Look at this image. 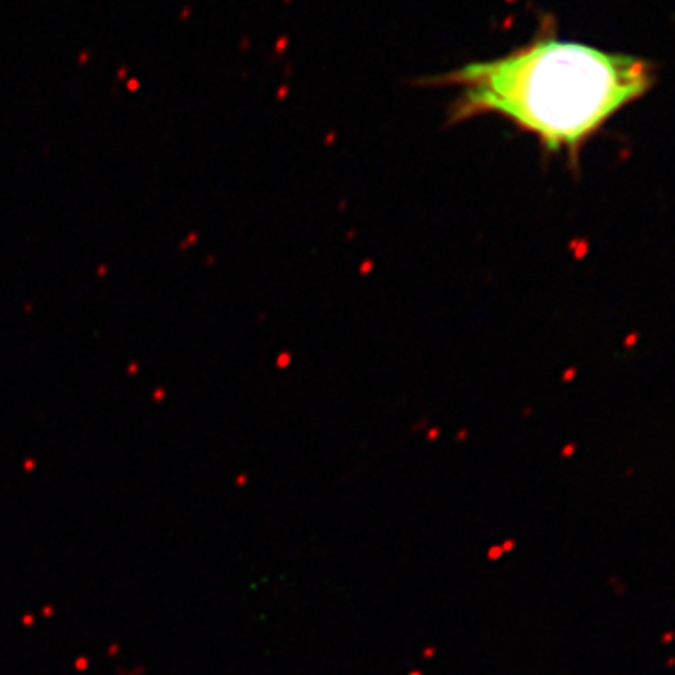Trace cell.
I'll list each match as a JSON object with an SVG mask.
<instances>
[{
    "label": "cell",
    "instance_id": "1",
    "mask_svg": "<svg viewBox=\"0 0 675 675\" xmlns=\"http://www.w3.org/2000/svg\"><path fill=\"white\" fill-rule=\"evenodd\" d=\"M653 81V66L644 58L538 32L506 54L419 85L456 88L450 124L493 115L533 135L544 152L578 163L582 148Z\"/></svg>",
    "mask_w": 675,
    "mask_h": 675
}]
</instances>
